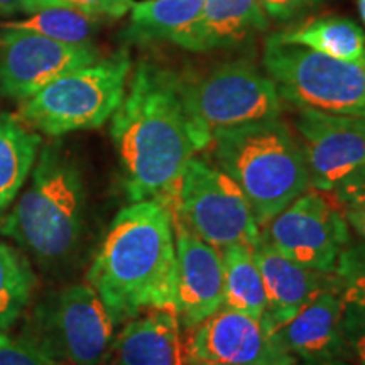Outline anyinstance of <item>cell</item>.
<instances>
[{
	"label": "cell",
	"mask_w": 365,
	"mask_h": 365,
	"mask_svg": "<svg viewBox=\"0 0 365 365\" xmlns=\"http://www.w3.org/2000/svg\"><path fill=\"white\" fill-rule=\"evenodd\" d=\"M293 365H355L349 360H319V362H296Z\"/></svg>",
	"instance_id": "obj_33"
},
{
	"label": "cell",
	"mask_w": 365,
	"mask_h": 365,
	"mask_svg": "<svg viewBox=\"0 0 365 365\" xmlns=\"http://www.w3.org/2000/svg\"><path fill=\"white\" fill-rule=\"evenodd\" d=\"M70 7L76 11L107 19H118L132 7V0H24V12H34L41 7Z\"/></svg>",
	"instance_id": "obj_26"
},
{
	"label": "cell",
	"mask_w": 365,
	"mask_h": 365,
	"mask_svg": "<svg viewBox=\"0 0 365 365\" xmlns=\"http://www.w3.org/2000/svg\"><path fill=\"white\" fill-rule=\"evenodd\" d=\"M205 0H148L132 4L130 21L122 33L125 43H173L182 46L202 14Z\"/></svg>",
	"instance_id": "obj_19"
},
{
	"label": "cell",
	"mask_w": 365,
	"mask_h": 365,
	"mask_svg": "<svg viewBox=\"0 0 365 365\" xmlns=\"http://www.w3.org/2000/svg\"><path fill=\"white\" fill-rule=\"evenodd\" d=\"M185 360L232 365H293L298 362L259 319L225 307L190 331Z\"/></svg>",
	"instance_id": "obj_13"
},
{
	"label": "cell",
	"mask_w": 365,
	"mask_h": 365,
	"mask_svg": "<svg viewBox=\"0 0 365 365\" xmlns=\"http://www.w3.org/2000/svg\"><path fill=\"white\" fill-rule=\"evenodd\" d=\"M336 202L345 210L365 212V163L333 190Z\"/></svg>",
	"instance_id": "obj_29"
},
{
	"label": "cell",
	"mask_w": 365,
	"mask_h": 365,
	"mask_svg": "<svg viewBox=\"0 0 365 365\" xmlns=\"http://www.w3.org/2000/svg\"><path fill=\"white\" fill-rule=\"evenodd\" d=\"M173 213L217 249L254 245L261 225L230 176L202 158H191L171 202Z\"/></svg>",
	"instance_id": "obj_8"
},
{
	"label": "cell",
	"mask_w": 365,
	"mask_h": 365,
	"mask_svg": "<svg viewBox=\"0 0 365 365\" xmlns=\"http://www.w3.org/2000/svg\"><path fill=\"white\" fill-rule=\"evenodd\" d=\"M335 289L349 307L365 308V240L349 242L333 271Z\"/></svg>",
	"instance_id": "obj_25"
},
{
	"label": "cell",
	"mask_w": 365,
	"mask_h": 365,
	"mask_svg": "<svg viewBox=\"0 0 365 365\" xmlns=\"http://www.w3.org/2000/svg\"><path fill=\"white\" fill-rule=\"evenodd\" d=\"M36 284V274L26 255L0 240V331H7L24 314Z\"/></svg>",
	"instance_id": "obj_24"
},
{
	"label": "cell",
	"mask_w": 365,
	"mask_h": 365,
	"mask_svg": "<svg viewBox=\"0 0 365 365\" xmlns=\"http://www.w3.org/2000/svg\"><path fill=\"white\" fill-rule=\"evenodd\" d=\"M41 144V135L19 117L0 113V220L24 188Z\"/></svg>",
	"instance_id": "obj_20"
},
{
	"label": "cell",
	"mask_w": 365,
	"mask_h": 365,
	"mask_svg": "<svg viewBox=\"0 0 365 365\" xmlns=\"http://www.w3.org/2000/svg\"><path fill=\"white\" fill-rule=\"evenodd\" d=\"M86 188L78 164L61 143L39 149L31 181L2 218V235L46 272L68 266L85 234Z\"/></svg>",
	"instance_id": "obj_3"
},
{
	"label": "cell",
	"mask_w": 365,
	"mask_h": 365,
	"mask_svg": "<svg viewBox=\"0 0 365 365\" xmlns=\"http://www.w3.org/2000/svg\"><path fill=\"white\" fill-rule=\"evenodd\" d=\"M181 365H185V362H182V364H181Z\"/></svg>",
	"instance_id": "obj_36"
},
{
	"label": "cell",
	"mask_w": 365,
	"mask_h": 365,
	"mask_svg": "<svg viewBox=\"0 0 365 365\" xmlns=\"http://www.w3.org/2000/svg\"><path fill=\"white\" fill-rule=\"evenodd\" d=\"M223 266V304L261 322L267 294L252 245H230L220 250Z\"/></svg>",
	"instance_id": "obj_22"
},
{
	"label": "cell",
	"mask_w": 365,
	"mask_h": 365,
	"mask_svg": "<svg viewBox=\"0 0 365 365\" xmlns=\"http://www.w3.org/2000/svg\"><path fill=\"white\" fill-rule=\"evenodd\" d=\"M345 220L352 227L360 239L365 240V212L362 210H346Z\"/></svg>",
	"instance_id": "obj_31"
},
{
	"label": "cell",
	"mask_w": 365,
	"mask_h": 365,
	"mask_svg": "<svg viewBox=\"0 0 365 365\" xmlns=\"http://www.w3.org/2000/svg\"><path fill=\"white\" fill-rule=\"evenodd\" d=\"M110 365H181L180 322L173 312H148L124 323L112 341Z\"/></svg>",
	"instance_id": "obj_18"
},
{
	"label": "cell",
	"mask_w": 365,
	"mask_h": 365,
	"mask_svg": "<svg viewBox=\"0 0 365 365\" xmlns=\"http://www.w3.org/2000/svg\"><path fill=\"white\" fill-rule=\"evenodd\" d=\"M181 86L191 117L210 134L279 118L284 108L271 76L247 59L222 63L203 76H181Z\"/></svg>",
	"instance_id": "obj_9"
},
{
	"label": "cell",
	"mask_w": 365,
	"mask_h": 365,
	"mask_svg": "<svg viewBox=\"0 0 365 365\" xmlns=\"http://www.w3.org/2000/svg\"><path fill=\"white\" fill-rule=\"evenodd\" d=\"M24 11V0H0V14L11 16V14Z\"/></svg>",
	"instance_id": "obj_32"
},
{
	"label": "cell",
	"mask_w": 365,
	"mask_h": 365,
	"mask_svg": "<svg viewBox=\"0 0 365 365\" xmlns=\"http://www.w3.org/2000/svg\"><path fill=\"white\" fill-rule=\"evenodd\" d=\"M344 330L350 360L355 365H365V308L345 304Z\"/></svg>",
	"instance_id": "obj_28"
},
{
	"label": "cell",
	"mask_w": 365,
	"mask_h": 365,
	"mask_svg": "<svg viewBox=\"0 0 365 365\" xmlns=\"http://www.w3.org/2000/svg\"><path fill=\"white\" fill-rule=\"evenodd\" d=\"M115 327L93 287L71 284L41 298L19 335L56 365H102L115 339Z\"/></svg>",
	"instance_id": "obj_6"
},
{
	"label": "cell",
	"mask_w": 365,
	"mask_h": 365,
	"mask_svg": "<svg viewBox=\"0 0 365 365\" xmlns=\"http://www.w3.org/2000/svg\"><path fill=\"white\" fill-rule=\"evenodd\" d=\"M176 317L191 331L223 304L222 254L195 235L175 213Z\"/></svg>",
	"instance_id": "obj_14"
},
{
	"label": "cell",
	"mask_w": 365,
	"mask_h": 365,
	"mask_svg": "<svg viewBox=\"0 0 365 365\" xmlns=\"http://www.w3.org/2000/svg\"><path fill=\"white\" fill-rule=\"evenodd\" d=\"M357 7H359L360 17H362L364 26H365V0H357Z\"/></svg>",
	"instance_id": "obj_34"
},
{
	"label": "cell",
	"mask_w": 365,
	"mask_h": 365,
	"mask_svg": "<svg viewBox=\"0 0 365 365\" xmlns=\"http://www.w3.org/2000/svg\"><path fill=\"white\" fill-rule=\"evenodd\" d=\"M130 70L129 49H118L53 80L21 103L17 117L29 129L49 137L98 129L124 100Z\"/></svg>",
	"instance_id": "obj_5"
},
{
	"label": "cell",
	"mask_w": 365,
	"mask_h": 365,
	"mask_svg": "<svg viewBox=\"0 0 365 365\" xmlns=\"http://www.w3.org/2000/svg\"><path fill=\"white\" fill-rule=\"evenodd\" d=\"M264 70L281 98L296 108L365 118V65L267 38Z\"/></svg>",
	"instance_id": "obj_7"
},
{
	"label": "cell",
	"mask_w": 365,
	"mask_h": 365,
	"mask_svg": "<svg viewBox=\"0 0 365 365\" xmlns=\"http://www.w3.org/2000/svg\"><path fill=\"white\" fill-rule=\"evenodd\" d=\"M277 39L304 46L335 59L365 65V33L357 22L341 16L309 21L296 29L277 33Z\"/></svg>",
	"instance_id": "obj_21"
},
{
	"label": "cell",
	"mask_w": 365,
	"mask_h": 365,
	"mask_svg": "<svg viewBox=\"0 0 365 365\" xmlns=\"http://www.w3.org/2000/svg\"><path fill=\"white\" fill-rule=\"evenodd\" d=\"M86 281L115 325L148 312L176 314V242L171 203L132 202L112 220Z\"/></svg>",
	"instance_id": "obj_2"
},
{
	"label": "cell",
	"mask_w": 365,
	"mask_h": 365,
	"mask_svg": "<svg viewBox=\"0 0 365 365\" xmlns=\"http://www.w3.org/2000/svg\"><path fill=\"white\" fill-rule=\"evenodd\" d=\"M345 303L335 286L314 296L298 314L272 331L274 339L298 362L350 360L344 330Z\"/></svg>",
	"instance_id": "obj_15"
},
{
	"label": "cell",
	"mask_w": 365,
	"mask_h": 365,
	"mask_svg": "<svg viewBox=\"0 0 365 365\" xmlns=\"http://www.w3.org/2000/svg\"><path fill=\"white\" fill-rule=\"evenodd\" d=\"M267 27L269 17L259 0H205L181 48L195 53L239 48Z\"/></svg>",
	"instance_id": "obj_17"
},
{
	"label": "cell",
	"mask_w": 365,
	"mask_h": 365,
	"mask_svg": "<svg viewBox=\"0 0 365 365\" xmlns=\"http://www.w3.org/2000/svg\"><path fill=\"white\" fill-rule=\"evenodd\" d=\"M210 145L217 168L237 182L261 227L312 188L298 137L281 118L215 130Z\"/></svg>",
	"instance_id": "obj_4"
},
{
	"label": "cell",
	"mask_w": 365,
	"mask_h": 365,
	"mask_svg": "<svg viewBox=\"0 0 365 365\" xmlns=\"http://www.w3.org/2000/svg\"><path fill=\"white\" fill-rule=\"evenodd\" d=\"M262 234L277 252L299 266L333 274L350 242L349 222L319 193H303L267 223Z\"/></svg>",
	"instance_id": "obj_10"
},
{
	"label": "cell",
	"mask_w": 365,
	"mask_h": 365,
	"mask_svg": "<svg viewBox=\"0 0 365 365\" xmlns=\"http://www.w3.org/2000/svg\"><path fill=\"white\" fill-rule=\"evenodd\" d=\"M185 365H232V364H218V362H193V360H185Z\"/></svg>",
	"instance_id": "obj_35"
},
{
	"label": "cell",
	"mask_w": 365,
	"mask_h": 365,
	"mask_svg": "<svg viewBox=\"0 0 365 365\" xmlns=\"http://www.w3.org/2000/svg\"><path fill=\"white\" fill-rule=\"evenodd\" d=\"M0 365H56L33 341L22 335L0 331Z\"/></svg>",
	"instance_id": "obj_27"
},
{
	"label": "cell",
	"mask_w": 365,
	"mask_h": 365,
	"mask_svg": "<svg viewBox=\"0 0 365 365\" xmlns=\"http://www.w3.org/2000/svg\"><path fill=\"white\" fill-rule=\"evenodd\" d=\"M102 26V17L70 7H41L22 21L0 22V29H21L70 44H91Z\"/></svg>",
	"instance_id": "obj_23"
},
{
	"label": "cell",
	"mask_w": 365,
	"mask_h": 365,
	"mask_svg": "<svg viewBox=\"0 0 365 365\" xmlns=\"http://www.w3.org/2000/svg\"><path fill=\"white\" fill-rule=\"evenodd\" d=\"M110 135L130 203H171L186 164L212 143V134L186 107L181 75L153 61L137 63L132 71Z\"/></svg>",
	"instance_id": "obj_1"
},
{
	"label": "cell",
	"mask_w": 365,
	"mask_h": 365,
	"mask_svg": "<svg viewBox=\"0 0 365 365\" xmlns=\"http://www.w3.org/2000/svg\"><path fill=\"white\" fill-rule=\"evenodd\" d=\"M252 254L261 271L267 294V308L261 323L271 333L298 314L314 296L335 286L333 276L299 266L269 244L261 235L252 245Z\"/></svg>",
	"instance_id": "obj_16"
},
{
	"label": "cell",
	"mask_w": 365,
	"mask_h": 365,
	"mask_svg": "<svg viewBox=\"0 0 365 365\" xmlns=\"http://www.w3.org/2000/svg\"><path fill=\"white\" fill-rule=\"evenodd\" d=\"M294 127L312 188L333 191L365 163V118L298 108Z\"/></svg>",
	"instance_id": "obj_12"
},
{
	"label": "cell",
	"mask_w": 365,
	"mask_h": 365,
	"mask_svg": "<svg viewBox=\"0 0 365 365\" xmlns=\"http://www.w3.org/2000/svg\"><path fill=\"white\" fill-rule=\"evenodd\" d=\"M98 61L91 44H70L21 29H0V97L24 102L53 80Z\"/></svg>",
	"instance_id": "obj_11"
},
{
	"label": "cell",
	"mask_w": 365,
	"mask_h": 365,
	"mask_svg": "<svg viewBox=\"0 0 365 365\" xmlns=\"http://www.w3.org/2000/svg\"><path fill=\"white\" fill-rule=\"evenodd\" d=\"M267 17L274 21L287 22L312 11L322 0H259Z\"/></svg>",
	"instance_id": "obj_30"
}]
</instances>
